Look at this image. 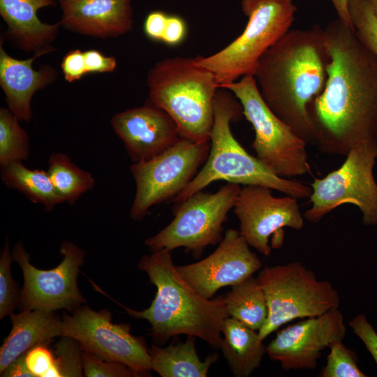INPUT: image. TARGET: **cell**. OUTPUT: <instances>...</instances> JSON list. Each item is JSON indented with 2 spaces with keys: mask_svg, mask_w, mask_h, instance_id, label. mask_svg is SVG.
Segmentation results:
<instances>
[{
  "mask_svg": "<svg viewBox=\"0 0 377 377\" xmlns=\"http://www.w3.org/2000/svg\"><path fill=\"white\" fill-rule=\"evenodd\" d=\"M330 61L324 28L290 29L260 58L253 77L271 110L307 144H315L309 112L323 91Z\"/></svg>",
  "mask_w": 377,
  "mask_h": 377,
  "instance_id": "cell-2",
  "label": "cell"
},
{
  "mask_svg": "<svg viewBox=\"0 0 377 377\" xmlns=\"http://www.w3.org/2000/svg\"></svg>",
  "mask_w": 377,
  "mask_h": 377,
  "instance_id": "cell-42",
  "label": "cell"
},
{
  "mask_svg": "<svg viewBox=\"0 0 377 377\" xmlns=\"http://www.w3.org/2000/svg\"><path fill=\"white\" fill-rule=\"evenodd\" d=\"M61 68L68 82L80 80L87 74L84 52L77 49L68 52L63 57Z\"/></svg>",
  "mask_w": 377,
  "mask_h": 377,
  "instance_id": "cell-35",
  "label": "cell"
},
{
  "mask_svg": "<svg viewBox=\"0 0 377 377\" xmlns=\"http://www.w3.org/2000/svg\"><path fill=\"white\" fill-rule=\"evenodd\" d=\"M241 6L248 17L242 33L220 51L195 57L198 65L213 73L219 88L253 75L263 54L290 29L297 10L293 0H242Z\"/></svg>",
  "mask_w": 377,
  "mask_h": 377,
  "instance_id": "cell-6",
  "label": "cell"
},
{
  "mask_svg": "<svg viewBox=\"0 0 377 377\" xmlns=\"http://www.w3.org/2000/svg\"><path fill=\"white\" fill-rule=\"evenodd\" d=\"M326 364L323 367L320 377H367L358 367L357 357L354 351L346 347L343 341H336L330 346Z\"/></svg>",
  "mask_w": 377,
  "mask_h": 377,
  "instance_id": "cell-28",
  "label": "cell"
},
{
  "mask_svg": "<svg viewBox=\"0 0 377 377\" xmlns=\"http://www.w3.org/2000/svg\"><path fill=\"white\" fill-rule=\"evenodd\" d=\"M374 16L377 19V0H367Z\"/></svg>",
  "mask_w": 377,
  "mask_h": 377,
  "instance_id": "cell-41",
  "label": "cell"
},
{
  "mask_svg": "<svg viewBox=\"0 0 377 377\" xmlns=\"http://www.w3.org/2000/svg\"><path fill=\"white\" fill-rule=\"evenodd\" d=\"M272 190L263 186H244L233 207L239 221V233L250 246L266 257L271 253L272 235L286 227L300 230L304 224L298 199L288 195L275 197Z\"/></svg>",
  "mask_w": 377,
  "mask_h": 377,
  "instance_id": "cell-14",
  "label": "cell"
},
{
  "mask_svg": "<svg viewBox=\"0 0 377 377\" xmlns=\"http://www.w3.org/2000/svg\"><path fill=\"white\" fill-rule=\"evenodd\" d=\"M59 253L62 256L60 264L44 270L31 264L22 240L15 246L13 260L21 267L24 277L19 302L22 311H73L85 304L77 282L80 267L84 263V251L74 243L65 241L60 246Z\"/></svg>",
  "mask_w": 377,
  "mask_h": 377,
  "instance_id": "cell-13",
  "label": "cell"
},
{
  "mask_svg": "<svg viewBox=\"0 0 377 377\" xmlns=\"http://www.w3.org/2000/svg\"><path fill=\"white\" fill-rule=\"evenodd\" d=\"M1 174L6 187L17 191L34 203L42 205L47 212L64 202L47 171L31 170L22 161H13L1 167Z\"/></svg>",
  "mask_w": 377,
  "mask_h": 377,
  "instance_id": "cell-24",
  "label": "cell"
},
{
  "mask_svg": "<svg viewBox=\"0 0 377 377\" xmlns=\"http://www.w3.org/2000/svg\"><path fill=\"white\" fill-rule=\"evenodd\" d=\"M324 34L327 78L309 106L315 145L323 153L346 156L360 142H377V56L338 18Z\"/></svg>",
  "mask_w": 377,
  "mask_h": 377,
  "instance_id": "cell-1",
  "label": "cell"
},
{
  "mask_svg": "<svg viewBox=\"0 0 377 377\" xmlns=\"http://www.w3.org/2000/svg\"><path fill=\"white\" fill-rule=\"evenodd\" d=\"M186 34L185 20L178 15H169L162 42L169 46H176L184 40Z\"/></svg>",
  "mask_w": 377,
  "mask_h": 377,
  "instance_id": "cell-37",
  "label": "cell"
},
{
  "mask_svg": "<svg viewBox=\"0 0 377 377\" xmlns=\"http://www.w3.org/2000/svg\"><path fill=\"white\" fill-rule=\"evenodd\" d=\"M82 349L79 342L71 337L61 336L55 345L54 356L60 377L84 376Z\"/></svg>",
  "mask_w": 377,
  "mask_h": 377,
  "instance_id": "cell-31",
  "label": "cell"
},
{
  "mask_svg": "<svg viewBox=\"0 0 377 377\" xmlns=\"http://www.w3.org/2000/svg\"><path fill=\"white\" fill-rule=\"evenodd\" d=\"M377 158V142L364 141L353 147L337 170L310 184L311 206L304 218L317 223L327 214L344 205L357 207L364 225L377 226V182L374 168Z\"/></svg>",
  "mask_w": 377,
  "mask_h": 377,
  "instance_id": "cell-9",
  "label": "cell"
},
{
  "mask_svg": "<svg viewBox=\"0 0 377 377\" xmlns=\"http://www.w3.org/2000/svg\"><path fill=\"white\" fill-rule=\"evenodd\" d=\"M223 298L229 317L258 332L265 324L268 306L265 292L257 277L251 276L232 286L231 290Z\"/></svg>",
  "mask_w": 377,
  "mask_h": 377,
  "instance_id": "cell-25",
  "label": "cell"
},
{
  "mask_svg": "<svg viewBox=\"0 0 377 377\" xmlns=\"http://www.w3.org/2000/svg\"><path fill=\"white\" fill-rule=\"evenodd\" d=\"M346 327L339 309L304 318L277 332L267 346V354L284 371L312 370L321 353L336 341H343Z\"/></svg>",
  "mask_w": 377,
  "mask_h": 377,
  "instance_id": "cell-15",
  "label": "cell"
},
{
  "mask_svg": "<svg viewBox=\"0 0 377 377\" xmlns=\"http://www.w3.org/2000/svg\"><path fill=\"white\" fill-rule=\"evenodd\" d=\"M26 354L23 353L12 362L0 376L3 377H34L26 363Z\"/></svg>",
  "mask_w": 377,
  "mask_h": 377,
  "instance_id": "cell-39",
  "label": "cell"
},
{
  "mask_svg": "<svg viewBox=\"0 0 377 377\" xmlns=\"http://www.w3.org/2000/svg\"><path fill=\"white\" fill-rule=\"evenodd\" d=\"M209 141L181 139L160 155L130 167L135 183L130 209L134 221H141L149 209L172 201L193 179L208 156Z\"/></svg>",
  "mask_w": 377,
  "mask_h": 377,
  "instance_id": "cell-11",
  "label": "cell"
},
{
  "mask_svg": "<svg viewBox=\"0 0 377 377\" xmlns=\"http://www.w3.org/2000/svg\"><path fill=\"white\" fill-rule=\"evenodd\" d=\"M110 124L133 163L160 155L182 138L175 120L149 100L114 114Z\"/></svg>",
  "mask_w": 377,
  "mask_h": 377,
  "instance_id": "cell-17",
  "label": "cell"
},
{
  "mask_svg": "<svg viewBox=\"0 0 377 377\" xmlns=\"http://www.w3.org/2000/svg\"><path fill=\"white\" fill-rule=\"evenodd\" d=\"M47 343H39L27 352L26 363L34 377H60L54 353Z\"/></svg>",
  "mask_w": 377,
  "mask_h": 377,
  "instance_id": "cell-33",
  "label": "cell"
},
{
  "mask_svg": "<svg viewBox=\"0 0 377 377\" xmlns=\"http://www.w3.org/2000/svg\"><path fill=\"white\" fill-rule=\"evenodd\" d=\"M243 116L242 105L235 95L219 88L214 100V125L207 160L193 179L172 202H180L219 180L244 186H263L297 199L309 198L311 186L274 174L236 140L230 124Z\"/></svg>",
  "mask_w": 377,
  "mask_h": 377,
  "instance_id": "cell-4",
  "label": "cell"
},
{
  "mask_svg": "<svg viewBox=\"0 0 377 377\" xmlns=\"http://www.w3.org/2000/svg\"><path fill=\"white\" fill-rule=\"evenodd\" d=\"M348 11L357 35L377 56V19L368 2L367 0H349Z\"/></svg>",
  "mask_w": 377,
  "mask_h": 377,
  "instance_id": "cell-29",
  "label": "cell"
},
{
  "mask_svg": "<svg viewBox=\"0 0 377 377\" xmlns=\"http://www.w3.org/2000/svg\"><path fill=\"white\" fill-rule=\"evenodd\" d=\"M147 86L148 100L175 120L182 137L209 141L219 89L213 73L195 57L166 58L149 70Z\"/></svg>",
  "mask_w": 377,
  "mask_h": 377,
  "instance_id": "cell-5",
  "label": "cell"
},
{
  "mask_svg": "<svg viewBox=\"0 0 377 377\" xmlns=\"http://www.w3.org/2000/svg\"><path fill=\"white\" fill-rule=\"evenodd\" d=\"M333 7L337 14L338 19L341 20L347 27L353 29L349 11H348V1L349 0H330Z\"/></svg>",
  "mask_w": 377,
  "mask_h": 377,
  "instance_id": "cell-40",
  "label": "cell"
},
{
  "mask_svg": "<svg viewBox=\"0 0 377 377\" xmlns=\"http://www.w3.org/2000/svg\"><path fill=\"white\" fill-rule=\"evenodd\" d=\"M220 88L231 91L241 103L243 115L255 133L251 147L271 172L284 178L309 172L307 143L268 107L253 75H246Z\"/></svg>",
  "mask_w": 377,
  "mask_h": 377,
  "instance_id": "cell-8",
  "label": "cell"
},
{
  "mask_svg": "<svg viewBox=\"0 0 377 377\" xmlns=\"http://www.w3.org/2000/svg\"><path fill=\"white\" fill-rule=\"evenodd\" d=\"M156 287L151 305L142 311L122 306L130 316L147 320L150 335L158 345L180 334L194 336L212 348H221L222 328L229 317L223 296L206 299L179 274L170 251L162 249L143 256L138 264Z\"/></svg>",
  "mask_w": 377,
  "mask_h": 377,
  "instance_id": "cell-3",
  "label": "cell"
},
{
  "mask_svg": "<svg viewBox=\"0 0 377 377\" xmlns=\"http://www.w3.org/2000/svg\"><path fill=\"white\" fill-rule=\"evenodd\" d=\"M59 22L66 29L101 39L117 38L133 29L132 0H57Z\"/></svg>",
  "mask_w": 377,
  "mask_h": 377,
  "instance_id": "cell-18",
  "label": "cell"
},
{
  "mask_svg": "<svg viewBox=\"0 0 377 377\" xmlns=\"http://www.w3.org/2000/svg\"><path fill=\"white\" fill-rule=\"evenodd\" d=\"M10 316L12 329L0 348V373L34 346L62 334V318L54 311L24 310Z\"/></svg>",
  "mask_w": 377,
  "mask_h": 377,
  "instance_id": "cell-21",
  "label": "cell"
},
{
  "mask_svg": "<svg viewBox=\"0 0 377 377\" xmlns=\"http://www.w3.org/2000/svg\"><path fill=\"white\" fill-rule=\"evenodd\" d=\"M47 171L64 201L71 205L91 190L95 184L90 172L78 167L68 155L60 152L50 156Z\"/></svg>",
  "mask_w": 377,
  "mask_h": 377,
  "instance_id": "cell-26",
  "label": "cell"
},
{
  "mask_svg": "<svg viewBox=\"0 0 377 377\" xmlns=\"http://www.w3.org/2000/svg\"><path fill=\"white\" fill-rule=\"evenodd\" d=\"M239 184L227 182L214 193L200 191L175 202L172 221L159 232L146 239L151 251H173L184 247L197 258L209 245L222 239L223 223L240 192Z\"/></svg>",
  "mask_w": 377,
  "mask_h": 377,
  "instance_id": "cell-10",
  "label": "cell"
},
{
  "mask_svg": "<svg viewBox=\"0 0 377 377\" xmlns=\"http://www.w3.org/2000/svg\"><path fill=\"white\" fill-rule=\"evenodd\" d=\"M354 334L362 341L377 364V332L363 313L355 316L349 322Z\"/></svg>",
  "mask_w": 377,
  "mask_h": 377,
  "instance_id": "cell-34",
  "label": "cell"
},
{
  "mask_svg": "<svg viewBox=\"0 0 377 377\" xmlns=\"http://www.w3.org/2000/svg\"><path fill=\"white\" fill-rule=\"evenodd\" d=\"M12 253L6 239L0 258V319L10 316L20 302L17 284L11 274Z\"/></svg>",
  "mask_w": 377,
  "mask_h": 377,
  "instance_id": "cell-30",
  "label": "cell"
},
{
  "mask_svg": "<svg viewBox=\"0 0 377 377\" xmlns=\"http://www.w3.org/2000/svg\"><path fill=\"white\" fill-rule=\"evenodd\" d=\"M57 0H0V15L6 24L5 33L10 44L16 49L40 56L54 51L59 22L44 23L38 11L54 6Z\"/></svg>",
  "mask_w": 377,
  "mask_h": 377,
  "instance_id": "cell-20",
  "label": "cell"
},
{
  "mask_svg": "<svg viewBox=\"0 0 377 377\" xmlns=\"http://www.w3.org/2000/svg\"><path fill=\"white\" fill-rule=\"evenodd\" d=\"M111 319L109 310L96 311L84 304L71 314H63L61 336L76 339L83 351L122 363L140 376H150L151 357L144 338L133 335L128 323H112Z\"/></svg>",
  "mask_w": 377,
  "mask_h": 377,
  "instance_id": "cell-12",
  "label": "cell"
},
{
  "mask_svg": "<svg viewBox=\"0 0 377 377\" xmlns=\"http://www.w3.org/2000/svg\"><path fill=\"white\" fill-rule=\"evenodd\" d=\"M222 334L220 348L232 374L236 377L250 376L267 353V346L258 332L228 317L224 321Z\"/></svg>",
  "mask_w": 377,
  "mask_h": 377,
  "instance_id": "cell-22",
  "label": "cell"
},
{
  "mask_svg": "<svg viewBox=\"0 0 377 377\" xmlns=\"http://www.w3.org/2000/svg\"><path fill=\"white\" fill-rule=\"evenodd\" d=\"M20 120L5 107L0 108V165L13 161H27L29 156V138Z\"/></svg>",
  "mask_w": 377,
  "mask_h": 377,
  "instance_id": "cell-27",
  "label": "cell"
},
{
  "mask_svg": "<svg viewBox=\"0 0 377 377\" xmlns=\"http://www.w3.org/2000/svg\"><path fill=\"white\" fill-rule=\"evenodd\" d=\"M87 73H111L117 67V59L114 57H107L96 50L84 52Z\"/></svg>",
  "mask_w": 377,
  "mask_h": 377,
  "instance_id": "cell-36",
  "label": "cell"
},
{
  "mask_svg": "<svg viewBox=\"0 0 377 377\" xmlns=\"http://www.w3.org/2000/svg\"><path fill=\"white\" fill-rule=\"evenodd\" d=\"M168 15L161 10H154L147 15L144 22V31L149 39L162 42Z\"/></svg>",
  "mask_w": 377,
  "mask_h": 377,
  "instance_id": "cell-38",
  "label": "cell"
},
{
  "mask_svg": "<svg viewBox=\"0 0 377 377\" xmlns=\"http://www.w3.org/2000/svg\"><path fill=\"white\" fill-rule=\"evenodd\" d=\"M195 337L188 336L184 343L149 348L151 369L162 377H206L219 355L212 353L201 360L195 348Z\"/></svg>",
  "mask_w": 377,
  "mask_h": 377,
  "instance_id": "cell-23",
  "label": "cell"
},
{
  "mask_svg": "<svg viewBox=\"0 0 377 377\" xmlns=\"http://www.w3.org/2000/svg\"><path fill=\"white\" fill-rule=\"evenodd\" d=\"M84 376L87 377H137L140 375L126 365L103 360L82 351Z\"/></svg>",
  "mask_w": 377,
  "mask_h": 377,
  "instance_id": "cell-32",
  "label": "cell"
},
{
  "mask_svg": "<svg viewBox=\"0 0 377 377\" xmlns=\"http://www.w3.org/2000/svg\"><path fill=\"white\" fill-rule=\"evenodd\" d=\"M257 279L267 300L268 316L258 331L263 341L283 325L297 318L322 315L339 309L340 296L327 280H319L301 262L266 267Z\"/></svg>",
  "mask_w": 377,
  "mask_h": 377,
  "instance_id": "cell-7",
  "label": "cell"
},
{
  "mask_svg": "<svg viewBox=\"0 0 377 377\" xmlns=\"http://www.w3.org/2000/svg\"><path fill=\"white\" fill-rule=\"evenodd\" d=\"M0 40V86L6 96L8 108L20 121L29 122L33 117L31 100L34 94L52 84L57 79V69L43 64L38 70L33 68L34 54L26 59L11 57Z\"/></svg>",
  "mask_w": 377,
  "mask_h": 377,
  "instance_id": "cell-19",
  "label": "cell"
},
{
  "mask_svg": "<svg viewBox=\"0 0 377 377\" xmlns=\"http://www.w3.org/2000/svg\"><path fill=\"white\" fill-rule=\"evenodd\" d=\"M249 246L239 230L230 228L209 256L176 268L200 295L212 299L220 288L234 286L261 268L260 260Z\"/></svg>",
  "mask_w": 377,
  "mask_h": 377,
  "instance_id": "cell-16",
  "label": "cell"
}]
</instances>
